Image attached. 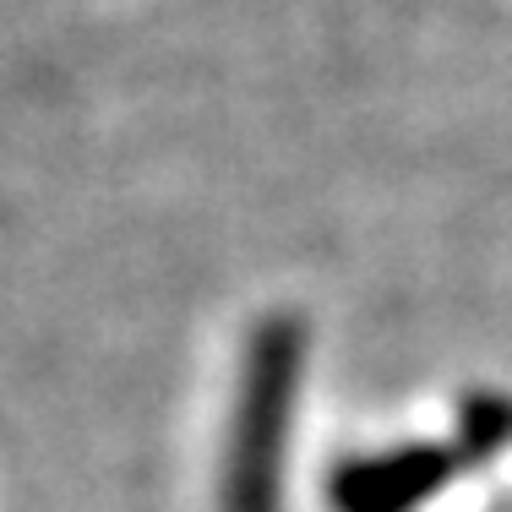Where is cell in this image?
<instances>
[{
    "label": "cell",
    "mask_w": 512,
    "mask_h": 512,
    "mask_svg": "<svg viewBox=\"0 0 512 512\" xmlns=\"http://www.w3.org/2000/svg\"><path fill=\"white\" fill-rule=\"evenodd\" d=\"M300 371H306V333L289 316L256 327L240 365V398L229 420L224 458V512H278V474H284V431L295 414Z\"/></svg>",
    "instance_id": "cell-1"
},
{
    "label": "cell",
    "mask_w": 512,
    "mask_h": 512,
    "mask_svg": "<svg viewBox=\"0 0 512 512\" xmlns=\"http://www.w3.org/2000/svg\"><path fill=\"white\" fill-rule=\"evenodd\" d=\"M480 447H398V453H371L349 458L327 480V502L333 512H414L431 502L463 458H474Z\"/></svg>",
    "instance_id": "cell-2"
}]
</instances>
